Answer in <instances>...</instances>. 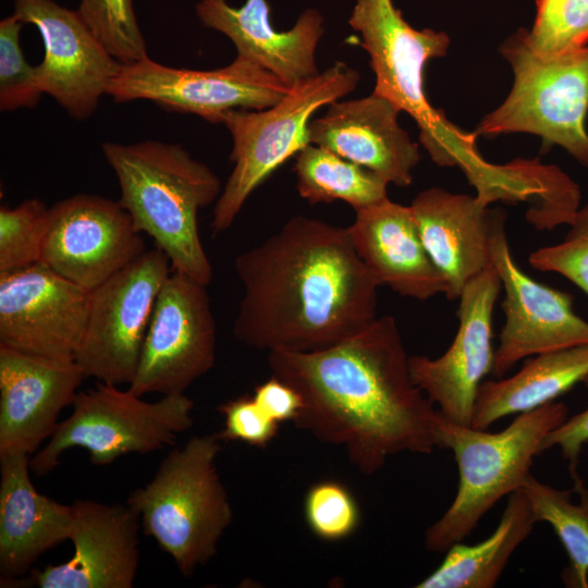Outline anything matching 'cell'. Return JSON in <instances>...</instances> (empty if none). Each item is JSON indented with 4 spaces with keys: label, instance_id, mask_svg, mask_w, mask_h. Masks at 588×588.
I'll return each mask as SVG.
<instances>
[{
    "label": "cell",
    "instance_id": "6da1fadb",
    "mask_svg": "<svg viewBox=\"0 0 588 588\" xmlns=\"http://www.w3.org/2000/svg\"><path fill=\"white\" fill-rule=\"evenodd\" d=\"M272 376L294 388L302 408L294 425L342 446L363 474L390 456L430 454L438 409L413 382L395 319L377 317L357 333L311 352L268 353Z\"/></svg>",
    "mask_w": 588,
    "mask_h": 588
},
{
    "label": "cell",
    "instance_id": "7a4b0ae2",
    "mask_svg": "<svg viewBox=\"0 0 588 588\" xmlns=\"http://www.w3.org/2000/svg\"><path fill=\"white\" fill-rule=\"evenodd\" d=\"M244 294L234 338L260 350L329 347L377 318L378 280L347 228L295 216L234 262Z\"/></svg>",
    "mask_w": 588,
    "mask_h": 588
},
{
    "label": "cell",
    "instance_id": "3957f363",
    "mask_svg": "<svg viewBox=\"0 0 588 588\" xmlns=\"http://www.w3.org/2000/svg\"><path fill=\"white\" fill-rule=\"evenodd\" d=\"M348 24L359 34V44L369 56L376 76L372 93L414 119L432 161L458 167L476 188V196L489 204L511 198L520 179L516 163L488 162L476 146V133L454 125L427 98L426 65L446 54L449 36L412 27L392 0H356Z\"/></svg>",
    "mask_w": 588,
    "mask_h": 588
},
{
    "label": "cell",
    "instance_id": "277c9868",
    "mask_svg": "<svg viewBox=\"0 0 588 588\" xmlns=\"http://www.w3.org/2000/svg\"><path fill=\"white\" fill-rule=\"evenodd\" d=\"M101 150L117 176L119 203L138 232L154 240L172 271L208 285L213 271L199 236L198 212L222 191L216 173L180 144L107 142Z\"/></svg>",
    "mask_w": 588,
    "mask_h": 588
},
{
    "label": "cell",
    "instance_id": "5b68a950",
    "mask_svg": "<svg viewBox=\"0 0 588 588\" xmlns=\"http://www.w3.org/2000/svg\"><path fill=\"white\" fill-rule=\"evenodd\" d=\"M562 402H550L520 413L495 433L455 424L439 411L434 420L437 448L452 451L457 469V492L442 516L425 532V547L446 552L463 541L503 497L519 490L541 454L546 437L567 418Z\"/></svg>",
    "mask_w": 588,
    "mask_h": 588
},
{
    "label": "cell",
    "instance_id": "8992f818",
    "mask_svg": "<svg viewBox=\"0 0 588 588\" xmlns=\"http://www.w3.org/2000/svg\"><path fill=\"white\" fill-rule=\"evenodd\" d=\"M221 442L217 434L189 438L126 500L145 535L172 558L184 577L216 555L232 524V506L216 464Z\"/></svg>",
    "mask_w": 588,
    "mask_h": 588
},
{
    "label": "cell",
    "instance_id": "52a82bcc",
    "mask_svg": "<svg viewBox=\"0 0 588 588\" xmlns=\"http://www.w3.org/2000/svg\"><path fill=\"white\" fill-rule=\"evenodd\" d=\"M359 74L336 61L326 71L291 87L275 105L264 110L228 111L222 124L232 137L234 168L215 203L210 226L215 234L234 222L252 193L281 164L309 144L314 113L352 93Z\"/></svg>",
    "mask_w": 588,
    "mask_h": 588
},
{
    "label": "cell",
    "instance_id": "ba28073f",
    "mask_svg": "<svg viewBox=\"0 0 588 588\" xmlns=\"http://www.w3.org/2000/svg\"><path fill=\"white\" fill-rule=\"evenodd\" d=\"M500 50L512 66L513 87L479 123L476 135L535 134L546 147L559 145L588 167V46L541 57L520 29Z\"/></svg>",
    "mask_w": 588,
    "mask_h": 588
},
{
    "label": "cell",
    "instance_id": "9c48e42d",
    "mask_svg": "<svg viewBox=\"0 0 588 588\" xmlns=\"http://www.w3.org/2000/svg\"><path fill=\"white\" fill-rule=\"evenodd\" d=\"M193 407V400L185 394L162 395L148 402L128 389L100 382L78 391L70 416L30 457V471L36 476L49 474L61 455L73 448L87 451L90 463L98 466L131 453L163 449L192 427Z\"/></svg>",
    "mask_w": 588,
    "mask_h": 588
},
{
    "label": "cell",
    "instance_id": "30bf717a",
    "mask_svg": "<svg viewBox=\"0 0 588 588\" xmlns=\"http://www.w3.org/2000/svg\"><path fill=\"white\" fill-rule=\"evenodd\" d=\"M171 271L167 255L155 247L90 291L86 329L74 356L86 378L114 385L132 382L157 297Z\"/></svg>",
    "mask_w": 588,
    "mask_h": 588
},
{
    "label": "cell",
    "instance_id": "8fae6325",
    "mask_svg": "<svg viewBox=\"0 0 588 588\" xmlns=\"http://www.w3.org/2000/svg\"><path fill=\"white\" fill-rule=\"evenodd\" d=\"M290 88L240 56L226 66L208 71L173 68L147 57L121 64L107 95L115 102L149 100L167 110L193 113L218 124L230 110L267 109Z\"/></svg>",
    "mask_w": 588,
    "mask_h": 588
},
{
    "label": "cell",
    "instance_id": "7c38bea8",
    "mask_svg": "<svg viewBox=\"0 0 588 588\" xmlns=\"http://www.w3.org/2000/svg\"><path fill=\"white\" fill-rule=\"evenodd\" d=\"M217 324L207 285L171 271L156 301L136 373L138 396L185 394L216 363Z\"/></svg>",
    "mask_w": 588,
    "mask_h": 588
},
{
    "label": "cell",
    "instance_id": "4fadbf2b",
    "mask_svg": "<svg viewBox=\"0 0 588 588\" xmlns=\"http://www.w3.org/2000/svg\"><path fill=\"white\" fill-rule=\"evenodd\" d=\"M505 219L503 210L493 209L491 259L505 292V322L491 370L498 379L526 357L588 344V321L574 311L571 295L535 281L516 265Z\"/></svg>",
    "mask_w": 588,
    "mask_h": 588
},
{
    "label": "cell",
    "instance_id": "5bb4252c",
    "mask_svg": "<svg viewBox=\"0 0 588 588\" xmlns=\"http://www.w3.org/2000/svg\"><path fill=\"white\" fill-rule=\"evenodd\" d=\"M146 250L119 201L76 194L48 209L40 262L89 292Z\"/></svg>",
    "mask_w": 588,
    "mask_h": 588
},
{
    "label": "cell",
    "instance_id": "9a60e30c",
    "mask_svg": "<svg viewBox=\"0 0 588 588\" xmlns=\"http://www.w3.org/2000/svg\"><path fill=\"white\" fill-rule=\"evenodd\" d=\"M90 292L42 262L0 272V345L30 355L74 359Z\"/></svg>",
    "mask_w": 588,
    "mask_h": 588
},
{
    "label": "cell",
    "instance_id": "2e32d148",
    "mask_svg": "<svg viewBox=\"0 0 588 588\" xmlns=\"http://www.w3.org/2000/svg\"><path fill=\"white\" fill-rule=\"evenodd\" d=\"M501 289L491 262L458 297V328L450 347L437 358L409 356L413 382L458 425L470 426L478 389L492 370V314Z\"/></svg>",
    "mask_w": 588,
    "mask_h": 588
},
{
    "label": "cell",
    "instance_id": "e0dca14e",
    "mask_svg": "<svg viewBox=\"0 0 588 588\" xmlns=\"http://www.w3.org/2000/svg\"><path fill=\"white\" fill-rule=\"evenodd\" d=\"M15 14L37 27L44 42L36 65L44 94L72 118L84 120L107 95L121 63L95 36L79 13L53 0H14Z\"/></svg>",
    "mask_w": 588,
    "mask_h": 588
},
{
    "label": "cell",
    "instance_id": "ac0fdd59",
    "mask_svg": "<svg viewBox=\"0 0 588 588\" xmlns=\"http://www.w3.org/2000/svg\"><path fill=\"white\" fill-rule=\"evenodd\" d=\"M68 561L32 569L11 587L131 588L139 565L138 514L126 503L77 500L72 504Z\"/></svg>",
    "mask_w": 588,
    "mask_h": 588
},
{
    "label": "cell",
    "instance_id": "d6986e66",
    "mask_svg": "<svg viewBox=\"0 0 588 588\" xmlns=\"http://www.w3.org/2000/svg\"><path fill=\"white\" fill-rule=\"evenodd\" d=\"M85 375L74 359H53L0 345V456L34 455L72 405Z\"/></svg>",
    "mask_w": 588,
    "mask_h": 588
},
{
    "label": "cell",
    "instance_id": "ffe728a7",
    "mask_svg": "<svg viewBox=\"0 0 588 588\" xmlns=\"http://www.w3.org/2000/svg\"><path fill=\"white\" fill-rule=\"evenodd\" d=\"M401 111L375 93L334 101L327 112L311 119L308 140L381 176L388 184L406 187L420 160L418 145L401 127Z\"/></svg>",
    "mask_w": 588,
    "mask_h": 588
},
{
    "label": "cell",
    "instance_id": "44dd1931",
    "mask_svg": "<svg viewBox=\"0 0 588 588\" xmlns=\"http://www.w3.org/2000/svg\"><path fill=\"white\" fill-rule=\"evenodd\" d=\"M196 15L200 22L225 35L237 56L258 64L289 87L316 76L315 53L323 34V17L308 9L295 25L284 32L272 27L267 0H246L241 8L226 0H199Z\"/></svg>",
    "mask_w": 588,
    "mask_h": 588
},
{
    "label": "cell",
    "instance_id": "7402d4cb",
    "mask_svg": "<svg viewBox=\"0 0 588 588\" xmlns=\"http://www.w3.org/2000/svg\"><path fill=\"white\" fill-rule=\"evenodd\" d=\"M355 213L347 230L380 285L421 302L446 294V280L422 243L411 206L387 198Z\"/></svg>",
    "mask_w": 588,
    "mask_h": 588
},
{
    "label": "cell",
    "instance_id": "603a6c76",
    "mask_svg": "<svg viewBox=\"0 0 588 588\" xmlns=\"http://www.w3.org/2000/svg\"><path fill=\"white\" fill-rule=\"evenodd\" d=\"M30 456H0V583L11 587L37 559L70 540L73 507L40 493L30 480Z\"/></svg>",
    "mask_w": 588,
    "mask_h": 588
},
{
    "label": "cell",
    "instance_id": "cb8c5ba5",
    "mask_svg": "<svg viewBox=\"0 0 588 588\" xmlns=\"http://www.w3.org/2000/svg\"><path fill=\"white\" fill-rule=\"evenodd\" d=\"M411 208L422 243L446 280L445 296L457 299L466 284L492 262L493 209L477 196L441 187L420 192Z\"/></svg>",
    "mask_w": 588,
    "mask_h": 588
},
{
    "label": "cell",
    "instance_id": "d4e9b609",
    "mask_svg": "<svg viewBox=\"0 0 588 588\" xmlns=\"http://www.w3.org/2000/svg\"><path fill=\"white\" fill-rule=\"evenodd\" d=\"M588 376V344L536 355L506 378L482 381L470 426L487 430L497 420L555 401Z\"/></svg>",
    "mask_w": 588,
    "mask_h": 588
},
{
    "label": "cell",
    "instance_id": "484cf974",
    "mask_svg": "<svg viewBox=\"0 0 588 588\" xmlns=\"http://www.w3.org/2000/svg\"><path fill=\"white\" fill-rule=\"evenodd\" d=\"M537 523L525 493L509 495L498 527L475 546L456 542L446 550L439 567L417 588H491L504 572L511 555L531 534Z\"/></svg>",
    "mask_w": 588,
    "mask_h": 588
},
{
    "label": "cell",
    "instance_id": "4316f807",
    "mask_svg": "<svg viewBox=\"0 0 588 588\" xmlns=\"http://www.w3.org/2000/svg\"><path fill=\"white\" fill-rule=\"evenodd\" d=\"M297 191L310 205L343 200L359 210L388 198V183L373 171L308 144L295 156Z\"/></svg>",
    "mask_w": 588,
    "mask_h": 588
},
{
    "label": "cell",
    "instance_id": "83f0119b",
    "mask_svg": "<svg viewBox=\"0 0 588 588\" xmlns=\"http://www.w3.org/2000/svg\"><path fill=\"white\" fill-rule=\"evenodd\" d=\"M573 481L574 490L558 489L530 474L520 490L537 523L550 524L567 553L565 584L588 588V488L579 477Z\"/></svg>",
    "mask_w": 588,
    "mask_h": 588
},
{
    "label": "cell",
    "instance_id": "f1b7e54d",
    "mask_svg": "<svg viewBox=\"0 0 588 588\" xmlns=\"http://www.w3.org/2000/svg\"><path fill=\"white\" fill-rule=\"evenodd\" d=\"M525 36L547 58L588 46V0H537L535 23Z\"/></svg>",
    "mask_w": 588,
    "mask_h": 588
},
{
    "label": "cell",
    "instance_id": "f546056e",
    "mask_svg": "<svg viewBox=\"0 0 588 588\" xmlns=\"http://www.w3.org/2000/svg\"><path fill=\"white\" fill-rule=\"evenodd\" d=\"M77 12L121 64L148 57L133 0H81Z\"/></svg>",
    "mask_w": 588,
    "mask_h": 588
},
{
    "label": "cell",
    "instance_id": "4dcf8cb0",
    "mask_svg": "<svg viewBox=\"0 0 588 588\" xmlns=\"http://www.w3.org/2000/svg\"><path fill=\"white\" fill-rule=\"evenodd\" d=\"M48 209L38 198L0 207V272L40 261Z\"/></svg>",
    "mask_w": 588,
    "mask_h": 588
},
{
    "label": "cell",
    "instance_id": "1f68e13d",
    "mask_svg": "<svg viewBox=\"0 0 588 588\" xmlns=\"http://www.w3.org/2000/svg\"><path fill=\"white\" fill-rule=\"evenodd\" d=\"M23 22L11 14L0 22V110L36 107L44 91L37 66L30 65L20 44Z\"/></svg>",
    "mask_w": 588,
    "mask_h": 588
},
{
    "label": "cell",
    "instance_id": "d6a6232c",
    "mask_svg": "<svg viewBox=\"0 0 588 588\" xmlns=\"http://www.w3.org/2000/svg\"><path fill=\"white\" fill-rule=\"evenodd\" d=\"M304 513L311 532L326 541L347 538L360 520L359 507L351 491L333 480L317 482L308 489Z\"/></svg>",
    "mask_w": 588,
    "mask_h": 588
},
{
    "label": "cell",
    "instance_id": "836d02e7",
    "mask_svg": "<svg viewBox=\"0 0 588 588\" xmlns=\"http://www.w3.org/2000/svg\"><path fill=\"white\" fill-rule=\"evenodd\" d=\"M568 225L563 241L536 249L528 261L539 271L563 275L588 295V204L578 208Z\"/></svg>",
    "mask_w": 588,
    "mask_h": 588
},
{
    "label": "cell",
    "instance_id": "e575fe53",
    "mask_svg": "<svg viewBox=\"0 0 588 588\" xmlns=\"http://www.w3.org/2000/svg\"><path fill=\"white\" fill-rule=\"evenodd\" d=\"M218 411L224 417L223 429L216 433L221 441H242L265 448L278 433L280 424L260 408L253 395L230 400Z\"/></svg>",
    "mask_w": 588,
    "mask_h": 588
},
{
    "label": "cell",
    "instance_id": "d590c367",
    "mask_svg": "<svg viewBox=\"0 0 588 588\" xmlns=\"http://www.w3.org/2000/svg\"><path fill=\"white\" fill-rule=\"evenodd\" d=\"M588 388V376L583 381ZM588 443V407L583 412L567 417L566 420L551 431L544 439L542 451L553 446L561 449L562 455L567 460L572 478H577V464L579 454Z\"/></svg>",
    "mask_w": 588,
    "mask_h": 588
},
{
    "label": "cell",
    "instance_id": "8d00e7d4",
    "mask_svg": "<svg viewBox=\"0 0 588 588\" xmlns=\"http://www.w3.org/2000/svg\"><path fill=\"white\" fill-rule=\"evenodd\" d=\"M253 397L260 408L279 424L293 421L303 405L297 391L274 376L258 384Z\"/></svg>",
    "mask_w": 588,
    "mask_h": 588
}]
</instances>
